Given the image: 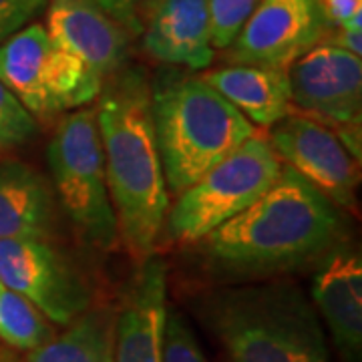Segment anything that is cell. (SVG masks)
Instances as JSON below:
<instances>
[{
	"label": "cell",
	"mask_w": 362,
	"mask_h": 362,
	"mask_svg": "<svg viewBox=\"0 0 362 362\" xmlns=\"http://www.w3.org/2000/svg\"><path fill=\"white\" fill-rule=\"evenodd\" d=\"M99 95L97 123L117 228L131 258L141 264L153 256L169 211L151 89L143 73L127 71Z\"/></svg>",
	"instance_id": "obj_1"
},
{
	"label": "cell",
	"mask_w": 362,
	"mask_h": 362,
	"mask_svg": "<svg viewBox=\"0 0 362 362\" xmlns=\"http://www.w3.org/2000/svg\"><path fill=\"white\" fill-rule=\"evenodd\" d=\"M340 230V207L282 165L268 192L202 242L223 268L258 274L320 258L337 244Z\"/></svg>",
	"instance_id": "obj_2"
},
{
	"label": "cell",
	"mask_w": 362,
	"mask_h": 362,
	"mask_svg": "<svg viewBox=\"0 0 362 362\" xmlns=\"http://www.w3.org/2000/svg\"><path fill=\"white\" fill-rule=\"evenodd\" d=\"M204 316L233 362H332L322 322L296 286L220 290Z\"/></svg>",
	"instance_id": "obj_3"
},
{
	"label": "cell",
	"mask_w": 362,
	"mask_h": 362,
	"mask_svg": "<svg viewBox=\"0 0 362 362\" xmlns=\"http://www.w3.org/2000/svg\"><path fill=\"white\" fill-rule=\"evenodd\" d=\"M157 147L168 192L183 194L256 127L204 77L169 78L151 90Z\"/></svg>",
	"instance_id": "obj_4"
},
{
	"label": "cell",
	"mask_w": 362,
	"mask_h": 362,
	"mask_svg": "<svg viewBox=\"0 0 362 362\" xmlns=\"http://www.w3.org/2000/svg\"><path fill=\"white\" fill-rule=\"evenodd\" d=\"M59 199L90 246H117L119 228L105 173L97 109H77L57 125L47 149Z\"/></svg>",
	"instance_id": "obj_5"
},
{
	"label": "cell",
	"mask_w": 362,
	"mask_h": 362,
	"mask_svg": "<svg viewBox=\"0 0 362 362\" xmlns=\"http://www.w3.org/2000/svg\"><path fill=\"white\" fill-rule=\"evenodd\" d=\"M280 171L270 141L256 133L177 195L165 220L169 235L181 244L202 242L268 192Z\"/></svg>",
	"instance_id": "obj_6"
},
{
	"label": "cell",
	"mask_w": 362,
	"mask_h": 362,
	"mask_svg": "<svg viewBox=\"0 0 362 362\" xmlns=\"http://www.w3.org/2000/svg\"><path fill=\"white\" fill-rule=\"evenodd\" d=\"M290 103L337 133L361 161L362 63L337 45H314L286 69Z\"/></svg>",
	"instance_id": "obj_7"
},
{
	"label": "cell",
	"mask_w": 362,
	"mask_h": 362,
	"mask_svg": "<svg viewBox=\"0 0 362 362\" xmlns=\"http://www.w3.org/2000/svg\"><path fill=\"white\" fill-rule=\"evenodd\" d=\"M0 282L61 326L90 306L87 282L49 240H0Z\"/></svg>",
	"instance_id": "obj_8"
},
{
	"label": "cell",
	"mask_w": 362,
	"mask_h": 362,
	"mask_svg": "<svg viewBox=\"0 0 362 362\" xmlns=\"http://www.w3.org/2000/svg\"><path fill=\"white\" fill-rule=\"evenodd\" d=\"M270 145L286 168L294 169L334 206L352 207L361 169L334 131L306 115H288L270 127Z\"/></svg>",
	"instance_id": "obj_9"
},
{
	"label": "cell",
	"mask_w": 362,
	"mask_h": 362,
	"mask_svg": "<svg viewBox=\"0 0 362 362\" xmlns=\"http://www.w3.org/2000/svg\"><path fill=\"white\" fill-rule=\"evenodd\" d=\"M326 21L318 0H259L228 47L240 65L286 71L322 37Z\"/></svg>",
	"instance_id": "obj_10"
},
{
	"label": "cell",
	"mask_w": 362,
	"mask_h": 362,
	"mask_svg": "<svg viewBox=\"0 0 362 362\" xmlns=\"http://www.w3.org/2000/svg\"><path fill=\"white\" fill-rule=\"evenodd\" d=\"M168 268L157 256L139 264L115 320V362H163Z\"/></svg>",
	"instance_id": "obj_11"
},
{
	"label": "cell",
	"mask_w": 362,
	"mask_h": 362,
	"mask_svg": "<svg viewBox=\"0 0 362 362\" xmlns=\"http://www.w3.org/2000/svg\"><path fill=\"white\" fill-rule=\"evenodd\" d=\"M47 33L103 81L127 61L131 33L90 0H51Z\"/></svg>",
	"instance_id": "obj_12"
},
{
	"label": "cell",
	"mask_w": 362,
	"mask_h": 362,
	"mask_svg": "<svg viewBox=\"0 0 362 362\" xmlns=\"http://www.w3.org/2000/svg\"><path fill=\"white\" fill-rule=\"evenodd\" d=\"M141 35L143 49L161 63L202 71L214 61L207 0H159Z\"/></svg>",
	"instance_id": "obj_13"
},
{
	"label": "cell",
	"mask_w": 362,
	"mask_h": 362,
	"mask_svg": "<svg viewBox=\"0 0 362 362\" xmlns=\"http://www.w3.org/2000/svg\"><path fill=\"white\" fill-rule=\"evenodd\" d=\"M312 300L334 338L340 356H362V262L358 254L337 252L326 259L312 282Z\"/></svg>",
	"instance_id": "obj_14"
},
{
	"label": "cell",
	"mask_w": 362,
	"mask_h": 362,
	"mask_svg": "<svg viewBox=\"0 0 362 362\" xmlns=\"http://www.w3.org/2000/svg\"><path fill=\"white\" fill-rule=\"evenodd\" d=\"M57 228L51 185L23 161H0V240H49Z\"/></svg>",
	"instance_id": "obj_15"
},
{
	"label": "cell",
	"mask_w": 362,
	"mask_h": 362,
	"mask_svg": "<svg viewBox=\"0 0 362 362\" xmlns=\"http://www.w3.org/2000/svg\"><path fill=\"white\" fill-rule=\"evenodd\" d=\"M202 77L254 127L270 129L290 113V83L282 69L233 63Z\"/></svg>",
	"instance_id": "obj_16"
},
{
	"label": "cell",
	"mask_w": 362,
	"mask_h": 362,
	"mask_svg": "<svg viewBox=\"0 0 362 362\" xmlns=\"http://www.w3.org/2000/svg\"><path fill=\"white\" fill-rule=\"evenodd\" d=\"M52 40L40 25L23 26L0 42V83L37 121L52 115L47 95V61Z\"/></svg>",
	"instance_id": "obj_17"
},
{
	"label": "cell",
	"mask_w": 362,
	"mask_h": 362,
	"mask_svg": "<svg viewBox=\"0 0 362 362\" xmlns=\"http://www.w3.org/2000/svg\"><path fill=\"white\" fill-rule=\"evenodd\" d=\"M115 310L89 306L61 337L28 350L25 362H115Z\"/></svg>",
	"instance_id": "obj_18"
},
{
	"label": "cell",
	"mask_w": 362,
	"mask_h": 362,
	"mask_svg": "<svg viewBox=\"0 0 362 362\" xmlns=\"http://www.w3.org/2000/svg\"><path fill=\"white\" fill-rule=\"evenodd\" d=\"M101 90L103 78L97 77L75 54L52 42L47 61V95L52 115L90 103Z\"/></svg>",
	"instance_id": "obj_19"
},
{
	"label": "cell",
	"mask_w": 362,
	"mask_h": 362,
	"mask_svg": "<svg viewBox=\"0 0 362 362\" xmlns=\"http://www.w3.org/2000/svg\"><path fill=\"white\" fill-rule=\"evenodd\" d=\"M54 337L52 326L26 298L0 282V340L14 350H33Z\"/></svg>",
	"instance_id": "obj_20"
},
{
	"label": "cell",
	"mask_w": 362,
	"mask_h": 362,
	"mask_svg": "<svg viewBox=\"0 0 362 362\" xmlns=\"http://www.w3.org/2000/svg\"><path fill=\"white\" fill-rule=\"evenodd\" d=\"M39 133V121L0 83V153L23 147Z\"/></svg>",
	"instance_id": "obj_21"
},
{
	"label": "cell",
	"mask_w": 362,
	"mask_h": 362,
	"mask_svg": "<svg viewBox=\"0 0 362 362\" xmlns=\"http://www.w3.org/2000/svg\"><path fill=\"white\" fill-rule=\"evenodd\" d=\"M211 16V45L228 49L256 11L259 0H207Z\"/></svg>",
	"instance_id": "obj_22"
},
{
	"label": "cell",
	"mask_w": 362,
	"mask_h": 362,
	"mask_svg": "<svg viewBox=\"0 0 362 362\" xmlns=\"http://www.w3.org/2000/svg\"><path fill=\"white\" fill-rule=\"evenodd\" d=\"M163 362H209L204 356L189 326L177 312L168 310L165 338H163Z\"/></svg>",
	"instance_id": "obj_23"
},
{
	"label": "cell",
	"mask_w": 362,
	"mask_h": 362,
	"mask_svg": "<svg viewBox=\"0 0 362 362\" xmlns=\"http://www.w3.org/2000/svg\"><path fill=\"white\" fill-rule=\"evenodd\" d=\"M107 16L125 26L133 35H141L151 11L159 0H90Z\"/></svg>",
	"instance_id": "obj_24"
},
{
	"label": "cell",
	"mask_w": 362,
	"mask_h": 362,
	"mask_svg": "<svg viewBox=\"0 0 362 362\" xmlns=\"http://www.w3.org/2000/svg\"><path fill=\"white\" fill-rule=\"evenodd\" d=\"M49 0H0V42L33 21Z\"/></svg>",
	"instance_id": "obj_25"
},
{
	"label": "cell",
	"mask_w": 362,
	"mask_h": 362,
	"mask_svg": "<svg viewBox=\"0 0 362 362\" xmlns=\"http://www.w3.org/2000/svg\"><path fill=\"white\" fill-rule=\"evenodd\" d=\"M326 25L362 28V0H318Z\"/></svg>",
	"instance_id": "obj_26"
},
{
	"label": "cell",
	"mask_w": 362,
	"mask_h": 362,
	"mask_svg": "<svg viewBox=\"0 0 362 362\" xmlns=\"http://www.w3.org/2000/svg\"><path fill=\"white\" fill-rule=\"evenodd\" d=\"M362 28H338L337 39L332 45H337L344 51L352 52L356 57L362 54Z\"/></svg>",
	"instance_id": "obj_27"
},
{
	"label": "cell",
	"mask_w": 362,
	"mask_h": 362,
	"mask_svg": "<svg viewBox=\"0 0 362 362\" xmlns=\"http://www.w3.org/2000/svg\"><path fill=\"white\" fill-rule=\"evenodd\" d=\"M0 362H25L18 354L16 350L6 346V344H0Z\"/></svg>",
	"instance_id": "obj_28"
}]
</instances>
